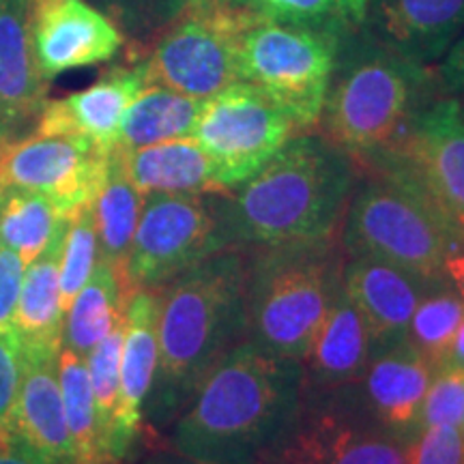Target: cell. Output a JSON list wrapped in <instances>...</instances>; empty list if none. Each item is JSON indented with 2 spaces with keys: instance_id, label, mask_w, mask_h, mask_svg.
<instances>
[{
  "instance_id": "cell-41",
  "label": "cell",
  "mask_w": 464,
  "mask_h": 464,
  "mask_svg": "<svg viewBox=\"0 0 464 464\" xmlns=\"http://www.w3.org/2000/svg\"><path fill=\"white\" fill-rule=\"evenodd\" d=\"M0 464H44L33 451H28L24 445L17 440L14 434H9L5 428H0Z\"/></svg>"
},
{
  "instance_id": "cell-30",
  "label": "cell",
  "mask_w": 464,
  "mask_h": 464,
  "mask_svg": "<svg viewBox=\"0 0 464 464\" xmlns=\"http://www.w3.org/2000/svg\"><path fill=\"white\" fill-rule=\"evenodd\" d=\"M464 318V301L448 277L437 280L423 293L409 324V342L426 355L432 368H440L450 342Z\"/></svg>"
},
{
  "instance_id": "cell-47",
  "label": "cell",
  "mask_w": 464,
  "mask_h": 464,
  "mask_svg": "<svg viewBox=\"0 0 464 464\" xmlns=\"http://www.w3.org/2000/svg\"><path fill=\"white\" fill-rule=\"evenodd\" d=\"M462 432H464V426H462Z\"/></svg>"
},
{
  "instance_id": "cell-13",
  "label": "cell",
  "mask_w": 464,
  "mask_h": 464,
  "mask_svg": "<svg viewBox=\"0 0 464 464\" xmlns=\"http://www.w3.org/2000/svg\"><path fill=\"white\" fill-rule=\"evenodd\" d=\"M28 31L44 78L108 63L125 34L89 0H28Z\"/></svg>"
},
{
  "instance_id": "cell-6",
  "label": "cell",
  "mask_w": 464,
  "mask_h": 464,
  "mask_svg": "<svg viewBox=\"0 0 464 464\" xmlns=\"http://www.w3.org/2000/svg\"><path fill=\"white\" fill-rule=\"evenodd\" d=\"M456 226L420 191L362 168L340 226L344 256L374 258L440 280Z\"/></svg>"
},
{
  "instance_id": "cell-17",
  "label": "cell",
  "mask_w": 464,
  "mask_h": 464,
  "mask_svg": "<svg viewBox=\"0 0 464 464\" xmlns=\"http://www.w3.org/2000/svg\"><path fill=\"white\" fill-rule=\"evenodd\" d=\"M61 348H24L20 390L3 426L44 464H78L58 381Z\"/></svg>"
},
{
  "instance_id": "cell-12",
  "label": "cell",
  "mask_w": 464,
  "mask_h": 464,
  "mask_svg": "<svg viewBox=\"0 0 464 464\" xmlns=\"http://www.w3.org/2000/svg\"><path fill=\"white\" fill-rule=\"evenodd\" d=\"M110 153L86 138L31 133L0 147V189L33 191L69 218L100 194Z\"/></svg>"
},
{
  "instance_id": "cell-11",
  "label": "cell",
  "mask_w": 464,
  "mask_h": 464,
  "mask_svg": "<svg viewBox=\"0 0 464 464\" xmlns=\"http://www.w3.org/2000/svg\"><path fill=\"white\" fill-rule=\"evenodd\" d=\"M297 127L252 84L235 82L202 103L194 140L205 150L222 191L252 179Z\"/></svg>"
},
{
  "instance_id": "cell-28",
  "label": "cell",
  "mask_w": 464,
  "mask_h": 464,
  "mask_svg": "<svg viewBox=\"0 0 464 464\" xmlns=\"http://www.w3.org/2000/svg\"><path fill=\"white\" fill-rule=\"evenodd\" d=\"M67 216L44 196L24 189H0V243L33 263L65 228Z\"/></svg>"
},
{
  "instance_id": "cell-39",
  "label": "cell",
  "mask_w": 464,
  "mask_h": 464,
  "mask_svg": "<svg viewBox=\"0 0 464 464\" xmlns=\"http://www.w3.org/2000/svg\"><path fill=\"white\" fill-rule=\"evenodd\" d=\"M432 69L443 95L464 97V33Z\"/></svg>"
},
{
  "instance_id": "cell-7",
  "label": "cell",
  "mask_w": 464,
  "mask_h": 464,
  "mask_svg": "<svg viewBox=\"0 0 464 464\" xmlns=\"http://www.w3.org/2000/svg\"><path fill=\"white\" fill-rule=\"evenodd\" d=\"M254 11L224 0H185L179 14L133 50L149 84L208 100L239 82L237 52Z\"/></svg>"
},
{
  "instance_id": "cell-18",
  "label": "cell",
  "mask_w": 464,
  "mask_h": 464,
  "mask_svg": "<svg viewBox=\"0 0 464 464\" xmlns=\"http://www.w3.org/2000/svg\"><path fill=\"white\" fill-rule=\"evenodd\" d=\"M48 84L28 31V0H0V147L34 131Z\"/></svg>"
},
{
  "instance_id": "cell-23",
  "label": "cell",
  "mask_w": 464,
  "mask_h": 464,
  "mask_svg": "<svg viewBox=\"0 0 464 464\" xmlns=\"http://www.w3.org/2000/svg\"><path fill=\"white\" fill-rule=\"evenodd\" d=\"M130 181L147 194H222L213 166L194 138L116 149Z\"/></svg>"
},
{
  "instance_id": "cell-35",
  "label": "cell",
  "mask_w": 464,
  "mask_h": 464,
  "mask_svg": "<svg viewBox=\"0 0 464 464\" xmlns=\"http://www.w3.org/2000/svg\"><path fill=\"white\" fill-rule=\"evenodd\" d=\"M417 426L420 432L432 426H464V370L454 365H440L434 370Z\"/></svg>"
},
{
  "instance_id": "cell-22",
  "label": "cell",
  "mask_w": 464,
  "mask_h": 464,
  "mask_svg": "<svg viewBox=\"0 0 464 464\" xmlns=\"http://www.w3.org/2000/svg\"><path fill=\"white\" fill-rule=\"evenodd\" d=\"M372 362V342L357 307L340 286L314 342L307 348L304 365L305 393H329L348 385Z\"/></svg>"
},
{
  "instance_id": "cell-44",
  "label": "cell",
  "mask_w": 464,
  "mask_h": 464,
  "mask_svg": "<svg viewBox=\"0 0 464 464\" xmlns=\"http://www.w3.org/2000/svg\"><path fill=\"white\" fill-rule=\"evenodd\" d=\"M138 464H202V462L194 460V458L185 456L177 450H166V451H155V454L147 456Z\"/></svg>"
},
{
  "instance_id": "cell-31",
  "label": "cell",
  "mask_w": 464,
  "mask_h": 464,
  "mask_svg": "<svg viewBox=\"0 0 464 464\" xmlns=\"http://www.w3.org/2000/svg\"><path fill=\"white\" fill-rule=\"evenodd\" d=\"M246 5L269 20L314 28L342 39L363 26L370 0H246Z\"/></svg>"
},
{
  "instance_id": "cell-4",
  "label": "cell",
  "mask_w": 464,
  "mask_h": 464,
  "mask_svg": "<svg viewBox=\"0 0 464 464\" xmlns=\"http://www.w3.org/2000/svg\"><path fill=\"white\" fill-rule=\"evenodd\" d=\"M443 95L434 69L381 44L362 26L335 50L318 131L357 161L379 153Z\"/></svg>"
},
{
  "instance_id": "cell-33",
  "label": "cell",
  "mask_w": 464,
  "mask_h": 464,
  "mask_svg": "<svg viewBox=\"0 0 464 464\" xmlns=\"http://www.w3.org/2000/svg\"><path fill=\"white\" fill-rule=\"evenodd\" d=\"M100 252H97V228L92 216V202L67 218V228L63 235L61 252V304L63 312L69 310L75 295L89 282L95 269Z\"/></svg>"
},
{
  "instance_id": "cell-5",
  "label": "cell",
  "mask_w": 464,
  "mask_h": 464,
  "mask_svg": "<svg viewBox=\"0 0 464 464\" xmlns=\"http://www.w3.org/2000/svg\"><path fill=\"white\" fill-rule=\"evenodd\" d=\"M340 237L247 247V340L304 359L342 286Z\"/></svg>"
},
{
  "instance_id": "cell-14",
  "label": "cell",
  "mask_w": 464,
  "mask_h": 464,
  "mask_svg": "<svg viewBox=\"0 0 464 464\" xmlns=\"http://www.w3.org/2000/svg\"><path fill=\"white\" fill-rule=\"evenodd\" d=\"M434 374L423 353L404 340L376 355L355 381L329 392L387 430L415 440L420 434V411Z\"/></svg>"
},
{
  "instance_id": "cell-48",
  "label": "cell",
  "mask_w": 464,
  "mask_h": 464,
  "mask_svg": "<svg viewBox=\"0 0 464 464\" xmlns=\"http://www.w3.org/2000/svg\"><path fill=\"white\" fill-rule=\"evenodd\" d=\"M0 246H3V243H0Z\"/></svg>"
},
{
  "instance_id": "cell-1",
  "label": "cell",
  "mask_w": 464,
  "mask_h": 464,
  "mask_svg": "<svg viewBox=\"0 0 464 464\" xmlns=\"http://www.w3.org/2000/svg\"><path fill=\"white\" fill-rule=\"evenodd\" d=\"M304 406L299 359L243 340L174 420L172 448L202 464H265L297 432Z\"/></svg>"
},
{
  "instance_id": "cell-46",
  "label": "cell",
  "mask_w": 464,
  "mask_h": 464,
  "mask_svg": "<svg viewBox=\"0 0 464 464\" xmlns=\"http://www.w3.org/2000/svg\"><path fill=\"white\" fill-rule=\"evenodd\" d=\"M458 102H460V106H462V112H464V97H458Z\"/></svg>"
},
{
  "instance_id": "cell-16",
  "label": "cell",
  "mask_w": 464,
  "mask_h": 464,
  "mask_svg": "<svg viewBox=\"0 0 464 464\" xmlns=\"http://www.w3.org/2000/svg\"><path fill=\"white\" fill-rule=\"evenodd\" d=\"M434 282L374 258L344 256L342 288L368 327L372 359L409 340L415 307Z\"/></svg>"
},
{
  "instance_id": "cell-40",
  "label": "cell",
  "mask_w": 464,
  "mask_h": 464,
  "mask_svg": "<svg viewBox=\"0 0 464 464\" xmlns=\"http://www.w3.org/2000/svg\"><path fill=\"white\" fill-rule=\"evenodd\" d=\"M445 277L464 301V226H456L451 235L448 258H445Z\"/></svg>"
},
{
  "instance_id": "cell-3",
  "label": "cell",
  "mask_w": 464,
  "mask_h": 464,
  "mask_svg": "<svg viewBox=\"0 0 464 464\" xmlns=\"http://www.w3.org/2000/svg\"><path fill=\"white\" fill-rule=\"evenodd\" d=\"M362 166L321 131H297L239 188L224 191L232 247L340 237Z\"/></svg>"
},
{
  "instance_id": "cell-26",
  "label": "cell",
  "mask_w": 464,
  "mask_h": 464,
  "mask_svg": "<svg viewBox=\"0 0 464 464\" xmlns=\"http://www.w3.org/2000/svg\"><path fill=\"white\" fill-rule=\"evenodd\" d=\"M144 196L136 189L121 164L119 150L110 153L108 177L100 194L92 200V216L97 228V252L100 260L112 266L123 288V271L130 256L133 235L142 213Z\"/></svg>"
},
{
  "instance_id": "cell-24",
  "label": "cell",
  "mask_w": 464,
  "mask_h": 464,
  "mask_svg": "<svg viewBox=\"0 0 464 464\" xmlns=\"http://www.w3.org/2000/svg\"><path fill=\"white\" fill-rule=\"evenodd\" d=\"M67 228V224H65ZM63 228L33 263L26 265L14 327L24 348H61L65 312L61 304Z\"/></svg>"
},
{
  "instance_id": "cell-19",
  "label": "cell",
  "mask_w": 464,
  "mask_h": 464,
  "mask_svg": "<svg viewBox=\"0 0 464 464\" xmlns=\"http://www.w3.org/2000/svg\"><path fill=\"white\" fill-rule=\"evenodd\" d=\"M147 86L140 63L114 67L89 89L72 92L45 103L37 127V136H78L103 150H112L119 140L121 123L138 92Z\"/></svg>"
},
{
  "instance_id": "cell-25",
  "label": "cell",
  "mask_w": 464,
  "mask_h": 464,
  "mask_svg": "<svg viewBox=\"0 0 464 464\" xmlns=\"http://www.w3.org/2000/svg\"><path fill=\"white\" fill-rule=\"evenodd\" d=\"M202 100L181 95L160 84H149L127 108L114 149H140L194 136Z\"/></svg>"
},
{
  "instance_id": "cell-43",
  "label": "cell",
  "mask_w": 464,
  "mask_h": 464,
  "mask_svg": "<svg viewBox=\"0 0 464 464\" xmlns=\"http://www.w3.org/2000/svg\"><path fill=\"white\" fill-rule=\"evenodd\" d=\"M440 365H454V368L464 370V318L462 323L458 324L454 338L450 342L448 355H445V362Z\"/></svg>"
},
{
  "instance_id": "cell-38",
  "label": "cell",
  "mask_w": 464,
  "mask_h": 464,
  "mask_svg": "<svg viewBox=\"0 0 464 464\" xmlns=\"http://www.w3.org/2000/svg\"><path fill=\"white\" fill-rule=\"evenodd\" d=\"M26 263L14 249L0 246V324H14Z\"/></svg>"
},
{
  "instance_id": "cell-29",
  "label": "cell",
  "mask_w": 464,
  "mask_h": 464,
  "mask_svg": "<svg viewBox=\"0 0 464 464\" xmlns=\"http://www.w3.org/2000/svg\"><path fill=\"white\" fill-rule=\"evenodd\" d=\"M58 381L78 464H112L97 423L86 359L63 346L58 353Z\"/></svg>"
},
{
  "instance_id": "cell-45",
  "label": "cell",
  "mask_w": 464,
  "mask_h": 464,
  "mask_svg": "<svg viewBox=\"0 0 464 464\" xmlns=\"http://www.w3.org/2000/svg\"><path fill=\"white\" fill-rule=\"evenodd\" d=\"M224 3H237V5H246V0H224Z\"/></svg>"
},
{
  "instance_id": "cell-27",
  "label": "cell",
  "mask_w": 464,
  "mask_h": 464,
  "mask_svg": "<svg viewBox=\"0 0 464 464\" xmlns=\"http://www.w3.org/2000/svg\"><path fill=\"white\" fill-rule=\"evenodd\" d=\"M127 304L130 301L125 299L116 271L97 260L89 282L80 288L65 312L63 346L86 359L92 348L112 332L119 318L125 314Z\"/></svg>"
},
{
  "instance_id": "cell-10",
  "label": "cell",
  "mask_w": 464,
  "mask_h": 464,
  "mask_svg": "<svg viewBox=\"0 0 464 464\" xmlns=\"http://www.w3.org/2000/svg\"><path fill=\"white\" fill-rule=\"evenodd\" d=\"M359 166L406 183L451 224L464 226V112L458 97L439 95L396 140Z\"/></svg>"
},
{
  "instance_id": "cell-2",
  "label": "cell",
  "mask_w": 464,
  "mask_h": 464,
  "mask_svg": "<svg viewBox=\"0 0 464 464\" xmlns=\"http://www.w3.org/2000/svg\"><path fill=\"white\" fill-rule=\"evenodd\" d=\"M158 290V370L144 417L168 426L219 359L247 340V247H228Z\"/></svg>"
},
{
  "instance_id": "cell-36",
  "label": "cell",
  "mask_w": 464,
  "mask_h": 464,
  "mask_svg": "<svg viewBox=\"0 0 464 464\" xmlns=\"http://www.w3.org/2000/svg\"><path fill=\"white\" fill-rule=\"evenodd\" d=\"M409 464H464L462 428H423L411 443Z\"/></svg>"
},
{
  "instance_id": "cell-20",
  "label": "cell",
  "mask_w": 464,
  "mask_h": 464,
  "mask_svg": "<svg viewBox=\"0 0 464 464\" xmlns=\"http://www.w3.org/2000/svg\"><path fill=\"white\" fill-rule=\"evenodd\" d=\"M158 370V290L140 288L125 307V338L121 351L119 409L114 450L123 462L140 437L144 404Z\"/></svg>"
},
{
  "instance_id": "cell-15",
  "label": "cell",
  "mask_w": 464,
  "mask_h": 464,
  "mask_svg": "<svg viewBox=\"0 0 464 464\" xmlns=\"http://www.w3.org/2000/svg\"><path fill=\"white\" fill-rule=\"evenodd\" d=\"M293 443L324 464H409L413 440L368 420L332 393H305Z\"/></svg>"
},
{
  "instance_id": "cell-21",
  "label": "cell",
  "mask_w": 464,
  "mask_h": 464,
  "mask_svg": "<svg viewBox=\"0 0 464 464\" xmlns=\"http://www.w3.org/2000/svg\"><path fill=\"white\" fill-rule=\"evenodd\" d=\"M363 28L411 61L434 67L464 33V0H370Z\"/></svg>"
},
{
  "instance_id": "cell-42",
  "label": "cell",
  "mask_w": 464,
  "mask_h": 464,
  "mask_svg": "<svg viewBox=\"0 0 464 464\" xmlns=\"http://www.w3.org/2000/svg\"><path fill=\"white\" fill-rule=\"evenodd\" d=\"M265 464H324V462H321L312 454H307L305 450H301L299 445L293 443V439H290L288 443L284 445L277 454L271 456Z\"/></svg>"
},
{
  "instance_id": "cell-8",
  "label": "cell",
  "mask_w": 464,
  "mask_h": 464,
  "mask_svg": "<svg viewBox=\"0 0 464 464\" xmlns=\"http://www.w3.org/2000/svg\"><path fill=\"white\" fill-rule=\"evenodd\" d=\"M340 39L314 28L276 22L254 11L237 52L239 82L252 84L293 121L314 130L332 80Z\"/></svg>"
},
{
  "instance_id": "cell-9",
  "label": "cell",
  "mask_w": 464,
  "mask_h": 464,
  "mask_svg": "<svg viewBox=\"0 0 464 464\" xmlns=\"http://www.w3.org/2000/svg\"><path fill=\"white\" fill-rule=\"evenodd\" d=\"M222 194L144 196L123 271L127 301L136 290L164 286L194 265L232 247Z\"/></svg>"
},
{
  "instance_id": "cell-32",
  "label": "cell",
  "mask_w": 464,
  "mask_h": 464,
  "mask_svg": "<svg viewBox=\"0 0 464 464\" xmlns=\"http://www.w3.org/2000/svg\"><path fill=\"white\" fill-rule=\"evenodd\" d=\"M125 338V314L119 318L112 332L86 355L92 402H95L97 423L112 464H121L114 450L116 409H119V381H121V351Z\"/></svg>"
},
{
  "instance_id": "cell-37",
  "label": "cell",
  "mask_w": 464,
  "mask_h": 464,
  "mask_svg": "<svg viewBox=\"0 0 464 464\" xmlns=\"http://www.w3.org/2000/svg\"><path fill=\"white\" fill-rule=\"evenodd\" d=\"M24 370V344L14 324H0V428L14 411Z\"/></svg>"
},
{
  "instance_id": "cell-34",
  "label": "cell",
  "mask_w": 464,
  "mask_h": 464,
  "mask_svg": "<svg viewBox=\"0 0 464 464\" xmlns=\"http://www.w3.org/2000/svg\"><path fill=\"white\" fill-rule=\"evenodd\" d=\"M91 5L103 11L138 50L179 14L185 0H92Z\"/></svg>"
}]
</instances>
